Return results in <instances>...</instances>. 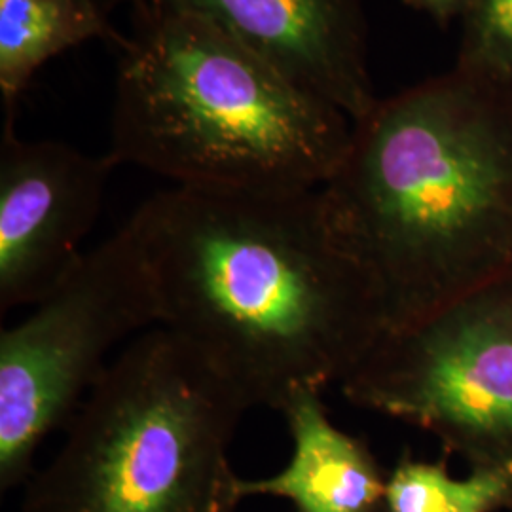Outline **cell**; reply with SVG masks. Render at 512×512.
Instances as JSON below:
<instances>
[{"label":"cell","instance_id":"cell-6","mask_svg":"<svg viewBox=\"0 0 512 512\" xmlns=\"http://www.w3.org/2000/svg\"><path fill=\"white\" fill-rule=\"evenodd\" d=\"M342 391L355 406L433 433L475 469L512 467V266L385 330Z\"/></svg>","mask_w":512,"mask_h":512},{"label":"cell","instance_id":"cell-7","mask_svg":"<svg viewBox=\"0 0 512 512\" xmlns=\"http://www.w3.org/2000/svg\"><path fill=\"white\" fill-rule=\"evenodd\" d=\"M116 162L57 141H21L6 116L0 141V313L37 306L84 256Z\"/></svg>","mask_w":512,"mask_h":512},{"label":"cell","instance_id":"cell-8","mask_svg":"<svg viewBox=\"0 0 512 512\" xmlns=\"http://www.w3.org/2000/svg\"><path fill=\"white\" fill-rule=\"evenodd\" d=\"M215 23L311 92L361 120L378 97L368 71L363 0H128Z\"/></svg>","mask_w":512,"mask_h":512},{"label":"cell","instance_id":"cell-3","mask_svg":"<svg viewBox=\"0 0 512 512\" xmlns=\"http://www.w3.org/2000/svg\"><path fill=\"white\" fill-rule=\"evenodd\" d=\"M120 48L110 150L175 186L319 190L342 164L353 122L207 19L135 10Z\"/></svg>","mask_w":512,"mask_h":512},{"label":"cell","instance_id":"cell-9","mask_svg":"<svg viewBox=\"0 0 512 512\" xmlns=\"http://www.w3.org/2000/svg\"><path fill=\"white\" fill-rule=\"evenodd\" d=\"M293 454L266 478H239L241 499L275 497L294 512H384L385 478L365 440L336 427L317 389H296L279 410Z\"/></svg>","mask_w":512,"mask_h":512},{"label":"cell","instance_id":"cell-10","mask_svg":"<svg viewBox=\"0 0 512 512\" xmlns=\"http://www.w3.org/2000/svg\"><path fill=\"white\" fill-rule=\"evenodd\" d=\"M92 38L118 35L97 0H0V95L6 116H14L19 97L38 69Z\"/></svg>","mask_w":512,"mask_h":512},{"label":"cell","instance_id":"cell-1","mask_svg":"<svg viewBox=\"0 0 512 512\" xmlns=\"http://www.w3.org/2000/svg\"><path fill=\"white\" fill-rule=\"evenodd\" d=\"M160 327L247 404L281 410L296 389L344 382L387 330L372 274L338 236L319 190L175 186L128 220Z\"/></svg>","mask_w":512,"mask_h":512},{"label":"cell","instance_id":"cell-4","mask_svg":"<svg viewBox=\"0 0 512 512\" xmlns=\"http://www.w3.org/2000/svg\"><path fill=\"white\" fill-rule=\"evenodd\" d=\"M247 404L171 330L112 363L25 484V512H236L230 444Z\"/></svg>","mask_w":512,"mask_h":512},{"label":"cell","instance_id":"cell-2","mask_svg":"<svg viewBox=\"0 0 512 512\" xmlns=\"http://www.w3.org/2000/svg\"><path fill=\"white\" fill-rule=\"evenodd\" d=\"M321 196L387 330L482 287L512 266V84L454 67L378 99Z\"/></svg>","mask_w":512,"mask_h":512},{"label":"cell","instance_id":"cell-12","mask_svg":"<svg viewBox=\"0 0 512 512\" xmlns=\"http://www.w3.org/2000/svg\"><path fill=\"white\" fill-rule=\"evenodd\" d=\"M456 65L501 84H512V0H469L459 21Z\"/></svg>","mask_w":512,"mask_h":512},{"label":"cell","instance_id":"cell-11","mask_svg":"<svg viewBox=\"0 0 512 512\" xmlns=\"http://www.w3.org/2000/svg\"><path fill=\"white\" fill-rule=\"evenodd\" d=\"M512 507V467H482L465 480L446 463H429L408 452L385 486L384 512H494Z\"/></svg>","mask_w":512,"mask_h":512},{"label":"cell","instance_id":"cell-13","mask_svg":"<svg viewBox=\"0 0 512 512\" xmlns=\"http://www.w3.org/2000/svg\"><path fill=\"white\" fill-rule=\"evenodd\" d=\"M416 12L433 19L440 27H448L454 21H461L469 0H404Z\"/></svg>","mask_w":512,"mask_h":512},{"label":"cell","instance_id":"cell-5","mask_svg":"<svg viewBox=\"0 0 512 512\" xmlns=\"http://www.w3.org/2000/svg\"><path fill=\"white\" fill-rule=\"evenodd\" d=\"M160 325L141 241L126 222L86 251L35 311L0 334V492L25 486L35 456L109 370L110 349Z\"/></svg>","mask_w":512,"mask_h":512}]
</instances>
